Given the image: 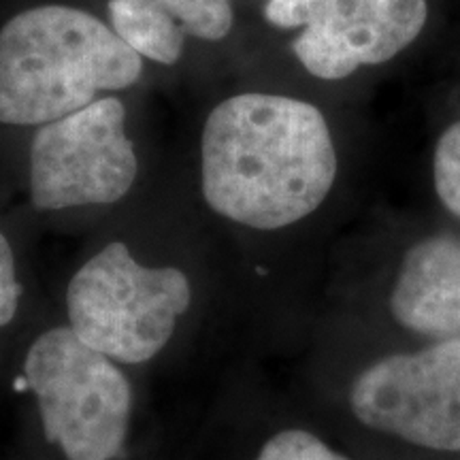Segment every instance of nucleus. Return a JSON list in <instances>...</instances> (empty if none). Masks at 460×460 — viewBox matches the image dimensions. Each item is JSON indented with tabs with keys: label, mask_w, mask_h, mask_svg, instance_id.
Returning a JSON list of instances; mask_svg holds the SVG:
<instances>
[{
	"label": "nucleus",
	"mask_w": 460,
	"mask_h": 460,
	"mask_svg": "<svg viewBox=\"0 0 460 460\" xmlns=\"http://www.w3.org/2000/svg\"><path fill=\"white\" fill-rule=\"evenodd\" d=\"M137 152L126 135V109L113 96L43 124L31 143L34 209L111 205L137 180Z\"/></svg>",
	"instance_id": "nucleus-5"
},
{
	"label": "nucleus",
	"mask_w": 460,
	"mask_h": 460,
	"mask_svg": "<svg viewBox=\"0 0 460 460\" xmlns=\"http://www.w3.org/2000/svg\"><path fill=\"white\" fill-rule=\"evenodd\" d=\"M111 31L132 51L158 65H175L181 58L186 34L164 15L156 0H109Z\"/></svg>",
	"instance_id": "nucleus-9"
},
{
	"label": "nucleus",
	"mask_w": 460,
	"mask_h": 460,
	"mask_svg": "<svg viewBox=\"0 0 460 460\" xmlns=\"http://www.w3.org/2000/svg\"><path fill=\"white\" fill-rule=\"evenodd\" d=\"M143 60L88 11L43 4L0 28V124L43 126L137 84Z\"/></svg>",
	"instance_id": "nucleus-2"
},
{
	"label": "nucleus",
	"mask_w": 460,
	"mask_h": 460,
	"mask_svg": "<svg viewBox=\"0 0 460 460\" xmlns=\"http://www.w3.org/2000/svg\"><path fill=\"white\" fill-rule=\"evenodd\" d=\"M341 0H269L264 17L278 28H305L332 11Z\"/></svg>",
	"instance_id": "nucleus-13"
},
{
	"label": "nucleus",
	"mask_w": 460,
	"mask_h": 460,
	"mask_svg": "<svg viewBox=\"0 0 460 460\" xmlns=\"http://www.w3.org/2000/svg\"><path fill=\"white\" fill-rule=\"evenodd\" d=\"M349 407L379 433L460 452V339L377 360L356 377Z\"/></svg>",
	"instance_id": "nucleus-6"
},
{
	"label": "nucleus",
	"mask_w": 460,
	"mask_h": 460,
	"mask_svg": "<svg viewBox=\"0 0 460 460\" xmlns=\"http://www.w3.org/2000/svg\"><path fill=\"white\" fill-rule=\"evenodd\" d=\"M427 17V0H341L303 28L292 51L314 77L335 82L393 60L416 41Z\"/></svg>",
	"instance_id": "nucleus-7"
},
{
	"label": "nucleus",
	"mask_w": 460,
	"mask_h": 460,
	"mask_svg": "<svg viewBox=\"0 0 460 460\" xmlns=\"http://www.w3.org/2000/svg\"><path fill=\"white\" fill-rule=\"evenodd\" d=\"M207 205L256 230L312 216L337 177V152L312 102L278 94H239L207 118L200 139Z\"/></svg>",
	"instance_id": "nucleus-1"
},
{
	"label": "nucleus",
	"mask_w": 460,
	"mask_h": 460,
	"mask_svg": "<svg viewBox=\"0 0 460 460\" xmlns=\"http://www.w3.org/2000/svg\"><path fill=\"white\" fill-rule=\"evenodd\" d=\"M156 4L186 37L222 41L233 28V7L228 0H156Z\"/></svg>",
	"instance_id": "nucleus-10"
},
{
	"label": "nucleus",
	"mask_w": 460,
	"mask_h": 460,
	"mask_svg": "<svg viewBox=\"0 0 460 460\" xmlns=\"http://www.w3.org/2000/svg\"><path fill=\"white\" fill-rule=\"evenodd\" d=\"M433 169L441 203L460 217V122L452 124L437 141Z\"/></svg>",
	"instance_id": "nucleus-11"
},
{
	"label": "nucleus",
	"mask_w": 460,
	"mask_h": 460,
	"mask_svg": "<svg viewBox=\"0 0 460 460\" xmlns=\"http://www.w3.org/2000/svg\"><path fill=\"white\" fill-rule=\"evenodd\" d=\"M24 379L37 396L43 435L66 460H115L128 437L132 386L118 362L68 326L34 339Z\"/></svg>",
	"instance_id": "nucleus-4"
},
{
	"label": "nucleus",
	"mask_w": 460,
	"mask_h": 460,
	"mask_svg": "<svg viewBox=\"0 0 460 460\" xmlns=\"http://www.w3.org/2000/svg\"><path fill=\"white\" fill-rule=\"evenodd\" d=\"M256 460H349L301 429L281 430L262 446Z\"/></svg>",
	"instance_id": "nucleus-12"
},
{
	"label": "nucleus",
	"mask_w": 460,
	"mask_h": 460,
	"mask_svg": "<svg viewBox=\"0 0 460 460\" xmlns=\"http://www.w3.org/2000/svg\"><path fill=\"white\" fill-rule=\"evenodd\" d=\"M190 303L186 273L143 267L122 241H113L68 281V329L107 358L141 365L166 348Z\"/></svg>",
	"instance_id": "nucleus-3"
},
{
	"label": "nucleus",
	"mask_w": 460,
	"mask_h": 460,
	"mask_svg": "<svg viewBox=\"0 0 460 460\" xmlns=\"http://www.w3.org/2000/svg\"><path fill=\"white\" fill-rule=\"evenodd\" d=\"M22 298V284L17 279L15 254L11 243L0 233V326H7L15 318Z\"/></svg>",
	"instance_id": "nucleus-14"
},
{
	"label": "nucleus",
	"mask_w": 460,
	"mask_h": 460,
	"mask_svg": "<svg viewBox=\"0 0 460 460\" xmlns=\"http://www.w3.org/2000/svg\"><path fill=\"white\" fill-rule=\"evenodd\" d=\"M390 309L420 335L460 339V239L430 237L413 245L396 275Z\"/></svg>",
	"instance_id": "nucleus-8"
}]
</instances>
